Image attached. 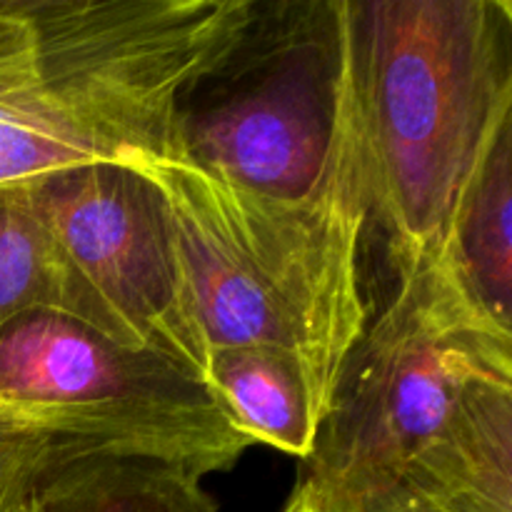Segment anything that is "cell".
<instances>
[{
  "mask_svg": "<svg viewBox=\"0 0 512 512\" xmlns=\"http://www.w3.org/2000/svg\"><path fill=\"white\" fill-rule=\"evenodd\" d=\"M135 170L163 198L208 350L265 345L295 355L325 418L343 360L370 320L358 143L333 183L305 200L248 193L175 155Z\"/></svg>",
  "mask_w": 512,
  "mask_h": 512,
  "instance_id": "obj_2",
  "label": "cell"
},
{
  "mask_svg": "<svg viewBox=\"0 0 512 512\" xmlns=\"http://www.w3.org/2000/svg\"><path fill=\"white\" fill-rule=\"evenodd\" d=\"M440 250L473 303L512 333V115L480 153Z\"/></svg>",
  "mask_w": 512,
  "mask_h": 512,
  "instance_id": "obj_10",
  "label": "cell"
},
{
  "mask_svg": "<svg viewBox=\"0 0 512 512\" xmlns=\"http://www.w3.org/2000/svg\"><path fill=\"white\" fill-rule=\"evenodd\" d=\"M13 512H15V510H13Z\"/></svg>",
  "mask_w": 512,
  "mask_h": 512,
  "instance_id": "obj_17",
  "label": "cell"
},
{
  "mask_svg": "<svg viewBox=\"0 0 512 512\" xmlns=\"http://www.w3.org/2000/svg\"><path fill=\"white\" fill-rule=\"evenodd\" d=\"M33 310L68 313L53 238L20 183L0 188V328Z\"/></svg>",
  "mask_w": 512,
  "mask_h": 512,
  "instance_id": "obj_12",
  "label": "cell"
},
{
  "mask_svg": "<svg viewBox=\"0 0 512 512\" xmlns=\"http://www.w3.org/2000/svg\"><path fill=\"white\" fill-rule=\"evenodd\" d=\"M390 512H438V510H430V508H423V505H405V508H398V510H390Z\"/></svg>",
  "mask_w": 512,
  "mask_h": 512,
  "instance_id": "obj_16",
  "label": "cell"
},
{
  "mask_svg": "<svg viewBox=\"0 0 512 512\" xmlns=\"http://www.w3.org/2000/svg\"><path fill=\"white\" fill-rule=\"evenodd\" d=\"M208 388L253 445L308 460L323 408L295 355L265 345L210 350Z\"/></svg>",
  "mask_w": 512,
  "mask_h": 512,
  "instance_id": "obj_11",
  "label": "cell"
},
{
  "mask_svg": "<svg viewBox=\"0 0 512 512\" xmlns=\"http://www.w3.org/2000/svg\"><path fill=\"white\" fill-rule=\"evenodd\" d=\"M15 512H218L198 475L140 458L60 450Z\"/></svg>",
  "mask_w": 512,
  "mask_h": 512,
  "instance_id": "obj_9",
  "label": "cell"
},
{
  "mask_svg": "<svg viewBox=\"0 0 512 512\" xmlns=\"http://www.w3.org/2000/svg\"><path fill=\"white\" fill-rule=\"evenodd\" d=\"M250 5L38 0L30 63H0V188L168 155L180 98L238 38Z\"/></svg>",
  "mask_w": 512,
  "mask_h": 512,
  "instance_id": "obj_3",
  "label": "cell"
},
{
  "mask_svg": "<svg viewBox=\"0 0 512 512\" xmlns=\"http://www.w3.org/2000/svg\"><path fill=\"white\" fill-rule=\"evenodd\" d=\"M483 380H512V333L473 303L443 250L425 255L343 360L298 490L325 512L403 508L415 460Z\"/></svg>",
  "mask_w": 512,
  "mask_h": 512,
  "instance_id": "obj_4",
  "label": "cell"
},
{
  "mask_svg": "<svg viewBox=\"0 0 512 512\" xmlns=\"http://www.w3.org/2000/svg\"><path fill=\"white\" fill-rule=\"evenodd\" d=\"M63 448H68V443L0 420V512L18 508L35 475Z\"/></svg>",
  "mask_w": 512,
  "mask_h": 512,
  "instance_id": "obj_13",
  "label": "cell"
},
{
  "mask_svg": "<svg viewBox=\"0 0 512 512\" xmlns=\"http://www.w3.org/2000/svg\"><path fill=\"white\" fill-rule=\"evenodd\" d=\"M368 223L395 273L443 248L460 193L512 115L508 0H345Z\"/></svg>",
  "mask_w": 512,
  "mask_h": 512,
  "instance_id": "obj_1",
  "label": "cell"
},
{
  "mask_svg": "<svg viewBox=\"0 0 512 512\" xmlns=\"http://www.w3.org/2000/svg\"><path fill=\"white\" fill-rule=\"evenodd\" d=\"M35 40V0H0V63L28 53Z\"/></svg>",
  "mask_w": 512,
  "mask_h": 512,
  "instance_id": "obj_14",
  "label": "cell"
},
{
  "mask_svg": "<svg viewBox=\"0 0 512 512\" xmlns=\"http://www.w3.org/2000/svg\"><path fill=\"white\" fill-rule=\"evenodd\" d=\"M405 505L512 512V380L475 383L415 460Z\"/></svg>",
  "mask_w": 512,
  "mask_h": 512,
  "instance_id": "obj_8",
  "label": "cell"
},
{
  "mask_svg": "<svg viewBox=\"0 0 512 512\" xmlns=\"http://www.w3.org/2000/svg\"><path fill=\"white\" fill-rule=\"evenodd\" d=\"M283 512H325V510L320 508V505L315 503L313 498H308V495H305L303 490L295 488V493L290 495L288 505H285Z\"/></svg>",
  "mask_w": 512,
  "mask_h": 512,
  "instance_id": "obj_15",
  "label": "cell"
},
{
  "mask_svg": "<svg viewBox=\"0 0 512 512\" xmlns=\"http://www.w3.org/2000/svg\"><path fill=\"white\" fill-rule=\"evenodd\" d=\"M20 185L53 238L65 275V315L208 383L210 350L158 188L118 163L80 165Z\"/></svg>",
  "mask_w": 512,
  "mask_h": 512,
  "instance_id": "obj_7",
  "label": "cell"
},
{
  "mask_svg": "<svg viewBox=\"0 0 512 512\" xmlns=\"http://www.w3.org/2000/svg\"><path fill=\"white\" fill-rule=\"evenodd\" d=\"M358 143L345 0H253L183 93L170 153L248 193H323Z\"/></svg>",
  "mask_w": 512,
  "mask_h": 512,
  "instance_id": "obj_5",
  "label": "cell"
},
{
  "mask_svg": "<svg viewBox=\"0 0 512 512\" xmlns=\"http://www.w3.org/2000/svg\"><path fill=\"white\" fill-rule=\"evenodd\" d=\"M0 420L198 478L253 448L198 375L50 310L0 328Z\"/></svg>",
  "mask_w": 512,
  "mask_h": 512,
  "instance_id": "obj_6",
  "label": "cell"
}]
</instances>
